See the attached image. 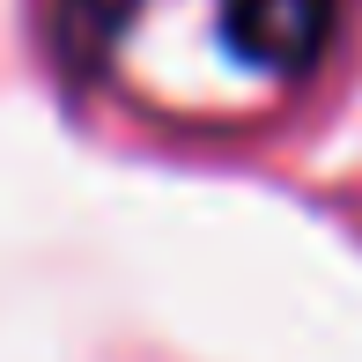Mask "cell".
<instances>
[{
    "label": "cell",
    "instance_id": "6da1fadb",
    "mask_svg": "<svg viewBox=\"0 0 362 362\" xmlns=\"http://www.w3.org/2000/svg\"><path fill=\"white\" fill-rule=\"evenodd\" d=\"M333 30V0H229V37L244 59L288 74L318 52V37Z\"/></svg>",
    "mask_w": 362,
    "mask_h": 362
}]
</instances>
